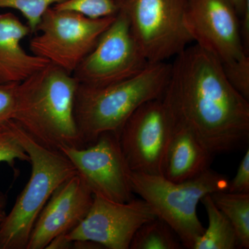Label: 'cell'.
<instances>
[{"instance_id":"1","label":"cell","mask_w":249,"mask_h":249,"mask_svg":"<svg viewBox=\"0 0 249 249\" xmlns=\"http://www.w3.org/2000/svg\"><path fill=\"white\" fill-rule=\"evenodd\" d=\"M162 100L174 125L191 132L213 156L249 142V101L232 86L215 56L197 45L170 64Z\"/></svg>"},{"instance_id":"2","label":"cell","mask_w":249,"mask_h":249,"mask_svg":"<svg viewBox=\"0 0 249 249\" xmlns=\"http://www.w3.org/2000/svg\"><path fill=\"white\" fill-rule=\"evenodd\" d=\"M78 84L73 74L49 63L18 84L13 120L49 148L84 146L75 117Z\"/></svg>"},{"instance_id":"3","label":"cell","mask_w":249,"mask_h":249,"mask_svg":"<svg viewBox=\"0 0 249 249\" xmlns=\"http://www.w3.org/2000/svg\"><path fill=\"white\" fill-rule=\"evenodd\" d=\"M170 64L150 63L128 79L103 87L78 84L75 117L84 146L106 132L119 133L129 116L143 103L163 96Z\"/></svg>"},{"instance_id":"4","label":"cell","mask_w":249,"mask_h":249,"mask_svg":"<svg viewBox=\"0 0 249 249\" xmlns=\"http://www.w3.org/2000/svg\"><path fill=\"white\" fill-rule=\"evenodd\" d=\"M13 122L29 156L31 175L14 207L0 222V249H27L36 221L49 198L77 171L62 152L36 142L16 121Z\"/></svg>"},{"instance_id":"5","label":"cell","mask_w":249,"mask_h":249,"mask_svg":"<svg viewBox=\"0 0 249 249\" xmlns=\"http://www.w3.org/2000/svg\"><path fill=\"white\" fill-rule=\"evenodd\" d=\"M229 180L211 168L183 182L169 181L162 175L131 173L132 191L151 206L157 216L178 234L184 248L193 246L205 230L197 216V205L204 196L227 191Z\"/></svg>"},{"instance_id":"6","label":"cell","mask_w":249,"mask_h":249,"mask_svg":"<svg viewBox=\"0 0 249 249\" xmlns=\"http://www.w3.org/2000/svg\"><path fill=\"white\" fill-rule=\"evenodd\" d=\"M115 16L91 18L53 6L42 16L38 34L30 41L31 53L73 74Z\"/></svg>"},{"instance_id":"7","label":"cell","mask_w":249,"mask_h":249,"mask_svg":"<svg viewBox=\"0 0 249 249\" xmlns=\"http://www.w3.org/2000/svg\"><path fill=\"white\" fill-rule=\"evenodd\" d=\"M150 63L175 58L193 42L184 25L186 0H114Z\"/></svg>"},{"instance_id":"8","label":"cell","mask_w":249,"mask_h":249,"mask_svg":"<svg viewBox=\"0 0 249 249\" xmlns=\"http://www.w3.org/2000/svg\"><path fill=\"white\" fill-rule=\"evenodd\" d=\"M149 64L132 35L127 18L119 11L73 76L79 84L107 86L139 74Z\"/></svg>"},{"instance_id":"9","label":"cell","mask_w":249,"mask_h":249,"mask_svg":"<svg viewBox=\"0 0 249 249\" xmlns=\"http://www.w3.org/2000/svg\"><path fill=\"white\" fill-rule=\"evenodd\" d=\"M174 124L162 97L143 103L124 123L119 142L131 171L163 176Z\"/></svg>"},{"instance_id":"10","label":"cell","mask_w":249,"mask_h":249,"mask_svg":"<svg viewBox=\"0 0 249 249\" xmlns=\"http://www.w3.org/2000/svg\"><path fill=\"white\" fill-rule=\"evenodd\" d=\"M71 162L93 196L117 202L133 199L131 171L124 158L119 134L106 132L86 146L60 150Z\"/></svg>"},{"instance_id":"11","label":"cell","mask_w":249,"mask_h":249,"mask_svg":"<svg viewBox=\"0 0 249 249\" xmlns=\"http://www.w3.org/2000/svg\"><path fill=\"white\" fill-rule=\"evenodd\" d=\"M156 217L151 206L143 199L117 202L93 196L86 217L65 235L72 242L89 241L103 249H129L141 226Z\"/></svg>"},{"instance_id":"12","label":"cell","mask_w":249,"mask_h":249,"mask_svg":"<svg viewBox=\"0 0 249 249\" xmlns=\"http://www.w3.org/2000/svg\"><path fill=\"white\" fill-rule=\"evenodd\" d=\"M184 25L193 42L222 64L249 55L240 16L230 0H186Z\"/></svg>"},{"instance_id":"13","label":"cell","mask_w":249,"mask_h":249,"mask_svg":"<svg viewBox=\"0 0 249 249\" xmlns=\"http://www.w3.org/2000/svg\"><path fill=\"white\" fill-rule=\"evenodd\" d=\"M93 196L79 175L53 192L36 221L27 249H44L55 237L67 235L89 212Z\"/></svg>"},{"instance_id":"14","label":"cell","mask_w":249,"mask_h":249,"mask_svg":"<svg viewBox=\"0 0 249 249\" xmlns=\"http://www.w3.org/2000/svg\"><path fill=\"white\" fill-rule=\"evenodd\" d=\"M27 24L11 13L0 14V83L19 84L49 64L28 53L22 41L31 34Z\"/></svg>"},{"instance_id":"15","label":"cell","mask_w":249,"mask_h":249,"mask_svg":"<svg viewBox=\"0 0 249 249\" xmlns=\"http://www.w3.org/2000/svg\"><path fill=\"white\" fill-rule=\"evenodd\" d=\"M213 157L191 132L174 125L163 176L173 182L188 181L209 169Z\"/></svg>"},{"instance_id":"16","label":"cell","mask_w":249,"mask_h":249,"mask_svg":"<svg viewBox=\"0 0 249 249\" xmlns=\"http://www.w3.org/2000/svg\"><path fill=\"white\" fill-rule=\"evenodd\" d=\"M209 218V227L196 240L193 249L240 248L238 237L232 224L214 204L211 194L201 199Z\"/></svg>"},{"instance_id":"17","label":"cell","mask_w":249,"mask_h":249,"mask_svg":"<svg viewBox=\"0 0 249 249\" xmlns=\"http://www.w3.org/2000/svg\"><path fill=\"white\" fill-rule=\"evenodd\" d=\"M211 196L235 229L240 248L249 249V193L223 191L214 192Z\"/></svg>"},{"instance_id":"18","label":"cell","mask_w":249,"mask_h":249,"mask_svg":"<svg viewBox=\"0 0 249 249\" xmlns=\"http://www.w3.org/2000/svg\"><path fill=\"white\" fill-rule=\"evenodd\" d=\"M183 245L178 234L159 217L144 223L134 234L129 249H180Z\"/></svg>"},{"instance_id":"19","label":"cell","mask_w":249,"mask_h":249,"mask_svg":"<svg viewBox=\"0 0 249 249\" xmlns=\"http://www.w3.org/2000/svg\"><path fill=\"white\" fill-rule=\"evenodd\" d=\"M67 0H0V9H13L21 13L27 20L31 34L36 33L46 11Z\"/></svg>"},{"instance_id":"20","label":"cell","mask_w":249,"mask_h":249,"mask_svg":"<svg viewBox=\"0 0 249 249\" xmlns=\"http://www.w3.org/2000/svg\"><path fill=\"white\" fill-rule=\"evenodd\" d=\"M17 160L29 162V156L19 142L11 120L0 125V163L13 166Z\"/></svg>"},{"instance_id":"21","label":"cell","mask_w":249,"mask_h":249,"mask_svg":"<svg viewBox=\"0 0 249 249\" xmlns=\"http://www.w3.org/2000/svg\"><path fill=\"white\" fill-rule=\"evenodd\" d=\"M53 7L76 11L91 18L109 17L118 13L114 0H67Z\"/></svg>"},{"instance_id":"22","label":"cell","mask_w":249,"mask_h":249,"mask_svg":"<svg viewBox=\"0 0 249 249\" xmlns=\"http://www.w3.org/2000/svg\"><path fill=\"white\" fill-rule=\"evenodd\" d=\"M224 74L236 91L249 101V56L222 64Z\"/></svg>"},{"instance_id":"23","label":"cell","mask_w":249,"mask_h":249,"mask_svg":"<svg viewBox=\"0 0 249 249\" xmlns=\"http://www.w3.org/2000/svg\"><path fill=\"white\" fill-rule=\"evenodd\" d=\"M18 84L0 83V125L13 120L17 102Z\"/></svg>"},{"instance_id":"24","label":"cell","mask_w":249,"mask_h":249,"mask_svg":"<svg viewBox=\"0 0 249 249\" xmlns=\"http://www.w3.org/2000/svg\"><path fill=\"white\" fill-rule=\"evenodd\" d=\"M233 193H249V150L241 160L235 176L229 181L227 191Z\"/></svg>"},{"instance_id":"25","label":"cell","mask_w":249,"mask_h":249,"mask_svg":"<svg viewBox=\"0 0 249 249\" xmlns=\"http://www.w3.org/2000/svg\"><path fill=\"white\" fill-rule=\"evenodd\" d=\"M241 18V34L246 50L249 51V0H230Z\"/></svg>"},{"instance_id":"26","label":"cell","mask_w":249,"mask_h":249,"mask_svg":"<svg viewBox=\"0 0 249 249\" xmlns=\"http://www.w3.org/2000/svg\"><path fill=\"white\" fill-rule=\"evenodd\" d=\"M6 205L7 199L4 193L0 191V222H2L3 219L6 215Z\"/></svg>"}]
</instances>
